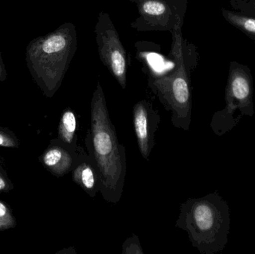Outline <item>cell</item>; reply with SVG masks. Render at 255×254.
Here are the masks:
<instances>
[{"instance_id": "obj_1", "label": "cell", "mask_w": 255, "mask_h": 254, "mask_svg": "<svg viewBox=\"0 0 255 254\" xmlns=\"http://www.w3.org/2000/svg\"><path fill=\"white\" fill-rule=\"evenodd\" d=\"M87 152L98 169L100 193L105 201L118 204L124 193L127 171V155L118 140L100 82L91 104V128L85 137Z\"/></svg>"}, {"instance_id": "obj_2", "label": "cell", "mask_w": 255, "mask_h": 254, "mask_svg": "<svg viewBox=\"0 0 255 254\" xmlns=\"http://www.w3.org/2000/svg\"><path fill=\"white\" fill-rule=\"evenodd\" d=\"M175 226L187 233L192 246L201 254L223 252L230 233L229 204L218 192L189 198L180 207Z\"/></svg>"}, {"instance_id": "obj_3", "label": "cell", "mask_w": 255, "mask_h": 254, "mask_svg": "<svg viewBox=\"0 0 255 254\" xmlns=\"http://www.w3.org/2000/svg\"><path fill=\"white\" fill-rule=\"evenodd\" d=\"M76 43L74 26L69 23L28 43L25 52L27 67L46 97L53 96L61 86Z\"/></svg>"}, {"instance_id": "obj_4", "label": "cell", "mask_w": 255, "mask_h": 254, "mask_svg": "<svg viewBox=\"0 0 255 254\" xmlns=\"http://www.w3.org/2000/svg\"><path fill=\"white\" fill-rule=\"evenodd\" d=\"M172 52L176 64L175 71L151 79L149 86L165 109L172 113L171 121L174 127L188 131L192 120L190 70L186 62L180 30L174 34Z\"/></svg>"}, {"instance_id": "obj_5", "label": "cell", "mask_w": 255, "mask_h": 254, "mask_svg": "<svg viewBox=\"0 0 255 254\" xmlns=\"http://www.w3.org/2000/svg\"><path fill=\"white\" fill-rule=\"evenodd\" d=\"M253 77L248 66L231 61L226 87V107L213 116L211 127L217 136H223L234 129L245 116L253 117Z\"/></svg>"}, {"instance_id": "obj_6", "label": "cell", "mask_w": 255, "mask_h": 254, "mask_svg": "<svg viewBox=\"0 0 255 254\" xmlns=\"http://www.w3.org/2000/svg\"><path fill=\"white\" fill-rule=\"evenodd\" d=\"M97 44L102 61L124 89L127 86V54L111 18L100 13L96 27Z\"/></svg>"}, {"instance_id": "obj_7", "label": "cell", "mask_w": 255, "mask_h": 254, "mask_svg": "<svg viewBox=\"0 0 255 254\" xmlns=\"http://www.w3.org/2000/svg\"><path fill=\"white\" fill-rule=\"evenodd\" d=\"M160 116L152 104L146 100L136 103L133 108V125L138 148L142 158L148 161L155 142L154 136L158 130Z\"/></svg>"}, {"instance_id": "obj_8", "label": "cell", "mask_w": 255, "mask_h": 254, "mask_svg": "<svg viewBox=\"0 0 255 254\" xmlns=\"http://www.w3.org/2000/svg\"><path fill=\"white\" fill-rule=\"evenodd\" d=\"M86 152L81 146L77 149H72L56 138L51 140L39 161L51 174L61 177L71 172Z\"/></svg>"}, {"instance_id": "obj_9", "label": "cell", "mask_w": 255, "mask_h": 254, "mask_svg": "<svg viewBox=\"0 0 255 254\" xmlns=\"http://www.w3.org/2000/svg\"><path fill=\"white\" fill-rule=\"evenodd\" d=\"M73 182L79 185L90 197L94 198L100 192V173L88 152L71 171Z\"/></svg>"}, {"instance_id": "obj_10", "label": "cell", "mask_w": 255, "mask_h": 254, "mask_svg": "<svg viewBox=\"0 0 255 254\" xmlns=\"http://www.w3.org/2000/svg\"><path fill=\"white\" fill-rule=\"evenodd\" d=\"M141 18L148 25L164 24V19L172 14L170 7L163 0H145L139 6Z\"/></svg>"}, {"instance_id": "obj_11", "label": "cell", "mask_w": 255, "mask_h": 254, "mask_svg": "<svg viewBox=\"0 0 255 254\" xmlns=\"http://www.w3.org/2000/svg\"><path fill=\"white\" fill-rule=\"evenodd\" d=\"M77 117L74 110L67 107L63 111L58 125V139L66 146L77 149Z\"/></svg>"}, {"instance_id": "obj_12", "label": "cell", "mask_w": 255, "mask_h": 254, "mask_svg": "<svg viewBox=\"0 0 255 254\" xmlns=\"http://www.w3.org/2000/svg\"><path fill=\"white\" fill-rule=\"evenodd\" d=\"M224 19L232 26L235 27L249 38L255 42V18L247 16L236 10L223 7L221 10Z\"/></svg>"}, {"instance_id": "obj_13", "label": "cell", "mask_w": 255, "mask_h": 254, "mask_svg": "<svg viewBox=\"0 0 255 254\" xmlns=\"http://www.w3.org/2000/svg\"><path fill=\"white\" fill-rule=\"evenodd\" d=\"M16 226V219L10 206L0 200V231H7Z\"/></svg>"}, {"instance_id": "obj_14", "label": "cell", "mask_w": 255, "mask_h": 254, "mask_svg": "<svg viewBox=\"0 0 255 254\" xmlns=\"http://www.w3.org/2000/svg\"><path fill=\"white\" fill-rule=\"evenodd\" d=\"M229 4L234 10L255 18V0H230Z\"/></svg>"}, {"instance_id": "obj_15", "label": "cell", "mask_w": 255, "mask_h": 254, "mask_svg": "<svg viewBox=\"0 0 255 254\" xmlns=\"http://www.w3.org/2000/svg\"><path fill=\"white\" fill-rule=\"evenodd\" d=\"M0 146L5 148H19V140L13 131L0 126Z\"/></svg>"}, {"instance_id": "obj_16", "label": "cell", "mask_w": 255, "mask_h": 254, "mask_svg": "<svg viewBox=\"0 0 255 254\" xmlns=\"http://www.w3.org/2000/svg\"><path fill=\"white\" fill-rule=\"evenodd\" d=\"M122 254H143L142 247L139 243V238L133 234L128 238L123 245Z\"/></svg>"}, {"instance_id": "obj_17", "label": "cell", "mask_w": 255, "mask_h": 254, "mask_svg": "<svg viewBox=\"0 0 255 254\" xmlns=\"http://www.w3.org/2000/svg\"><path fill=\"white\" fill-rule=\"evenodd\" d=\"M13 189V183L9 179L7 171L4 169V159L0 157V193L10 192Z\"/></svg>"}, {"instance_id": "obj_18", "label": "cell", "mask_w": 255, "mask_h": 254, "mask_svg": "<svg viewBox=\"0 0 255 254\" xmlns=\"http://www.w3.org/2000/svg\"><path fill=\"white\" fill-rule=\"evenodd\" d=\"M6 79H7V71L1 58V52H0V84L5 81Z\"/></svg>"}]
</instances>
